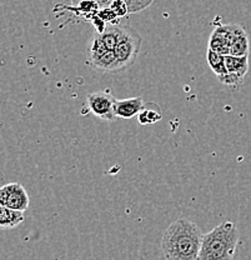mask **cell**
<instances>
[{"instance_id":"6da1fadb","label":"cell","mask_w":251,"mask_h":260,"mask_svg":"<svg viewBox=\"0 0 251 260\" xmlns=\"http://www.w3.org/2000/svg\"><path fill=\"white\" fill-rule=\"evenodd\" d=\"M202 235L200 229L188 218H180L167 226L161 240L166 260H199Z\"/></svg>"},{"instance_id":"7a4b0ae2","label":"cell","mask_w":251,"mask_h":260,"mask_svg":"<svg viewBox=\"0 0 251 260\" xmlns=\"http://www.w3.org/2000/svg\"><path fill=\"white\" fill-rule=\"evenodd\" d=\"M239 244V230L228 220L202 235L199 260H233Z\"/></svg>"},{"instance_id":"3957f363","label":"cell","mask_w":251,"mask_h":260,"mask_svg":"<svg viewBox=\"0 0 251 260\" xmlns=\"http://www.w3.org/2000/svg\"><path fill=\"white\" fill-rule=\"evenodd\" d=\"M140 48H141L140 35L129 26H120V35H119L114 51L121 72H124L134 64Z\"/></svg>"},{"instance_id":"277c9868","label":"cell","mask_w":251,"mask_h":260,"mask_svg":"<svg viewBox=\"0 0 251 260\" xmlns=\"http://www.w3.org/2000/svg\"><path fill=\"white\" fill-rule=\"evenodd\" d=\"M117 99L113 96L109 89L106 91H95L86 96L89 112L102 120H114L117 116L114 113V105Z\"/></svg>"},{"instance_id":"5b68a950","label":"cell","mask_w":251,"mask_h":260,"mask_svg":"<svg viewBox=\"0 0 251 260\" xmlns=\"http://www.w3.org/2000/svg\"><path fill=\"white\" fill-rule=\"evenodd\" d=\"M30 199L25 188L19 183H9L0 189V205L9 209L25 211Z\"/></svg>"},{"instance_id":"8992f818","label":"cell","mask_w":251,"mask_h":260,"mask_svg":"<svg viewBox=\"0 0 251 260\" xmlns=\"http://www.w3.org/2000/svg\"><path fill=\"white\" fill-rule=\"evenodd\" d=\"M226 75L221 83L237 89L242 84L245 75L249 70V56H225Z\"/></svg>"},{"instance_id":"52a82bcc","label":"cell","mask_w":251,"mask_h":260,"mask_svg":"<svg viewBox=\"0 0 251 260\" xmlns=\"http://www.w3.org/2000/svg\"><path fill=\"white\" fill-rule=\"evenodd\" d=\"M237 24L220 25L212 31L209 39V49L217 51L221 55H230V48L233 44L235 30Z\"/></svg>"},{"instance_id":"ba28073f","label":"cell","mask_w":251,"mask_h":260,"mask_svg":"<svg viewBox=\"0 0 251 260\" xmlns=\"http://www.w3.org/2000/svg\"><path fill=\"white\" fill-rule=\"evenodd\" d=\"M144 102H142L141 96L136 98H129V99H121L115 102L114 105V113L117 118L124 119V120H129L133 119L136 115H139L140 112L144 108Z\"/></svg>"},{"instance_id":"9c48e42d","label":"cell","mask_w":251,"mask_h":260,"mask_svg":"<svg viewBox=\"0 0 251 260\" xmlns=\"http://www.w3.org/2000/svg\"><path fill=\"white\" fill-rule=\"evenodd\" d=\"M86 64L101 73H109V74L112 73V74H114V73L121 72L114 50H107L106 53H104L100 56H96V58L86 59Z\"/></svg>"},{"instance_id":"30bf717a","label":"cell","mask_w":251,"mask_h":260,"mask_svg":"<svg viewBox=\"0 0 251 260\" xmlns=\"http://www.w3.org/2000/svg\"><path fill=\"white\" fill-rule=\"evenodd\" d=\"M249 37L242 26L237 25L235 30L233 44L230 48L231 56H249Z\"/></svg>"},{"instance_id":"8fae6325","label":"cell","mask_w":251,"mask_h":260,"mask_svg":"<svg viewBox=\"0 0 251 260\" xmlns=\"http://www.w3.org/2000/svg\"><path fill=\"white\" fill-rule=\"evenodd\" d=\"M24 211L9 209L0 205V225L7 229H14L24 221Z\"/></svg>"},{"instance_id":"7c38bea8","label":"cell","mask_w":251,"mask_h":260,"mask_svg":"<svg viewBox=\"0 0 251 260\" xmlns=\"http://www.w3.org/2000/svg\"><path fill=\"white\" fill-rule=\"evenodd\" d=\"M84 2H88V0H73V4L79 5ZM91 2H95L99 7H110L112 3L115 2V0H91ZM124 2L128 5L129 13H137L153 4L154 0H124Z\"/></svg>"},{"instance_id":"4fadbf2b","label":"cell","mask_w":251,"mask_h":260,"mask_svg":"<svg viewBox=\"0 0 251 260\" xmlns=\"http://www.w3.org/2000/svg\"><path fill=\"white\" fill-rule=\"evenodd\" d=\"M206 60H207V64H209L210 69L215 73V75L218 77L219 81L221 83V80H223L226 75L225 55H221V54L211 50V49H207Z\"/></svg>"},{"instance_id":"5bb4252c","label":"cell","mask_w":251,"mask_h":260,"mask_svg":"<svg viewBox=\"0 0 251 260\" xmlns=\"http://www.w3.org/2000/svg\"><path fill=\"white\" fill-rule=\"evenodd\" d=\"M150 107L151 104L144 105V108L139 114V123L141 125H149V124L156 123L161 119V114L158 112L159 108H156L155 110H151Z\"/></svg>"},{"instance_id":"9a60e30c","label":"cell","mask_w":251,"mask_h":260,"mask_svg":"<svg viewBox=\"0 0 251 260\" xmlns=\"http://www.w3.org/2000/svg\"><path fill=\"white\" fill-rule=\"evenodd\" d=\"M99 35L109 50H115L119 35H120V28H107L99 32Z\"/></svg>"}]
</instances>
